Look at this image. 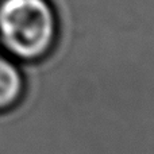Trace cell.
I'll return each instance as SVG.
<instances>
[{
	"label": "cell",
	"mask_w": 154,
	"mask_h": 154,
	"mask_svg": "<svg viewBox=\"0 0 154 154\" xmlns=\"http://www.w3.org/2000/svg\"><path fill=\"white\" fill-rule=\"evenodd\" d=\"M57 20L46 0H4L0 5V39L14 57L37 61L51 51Z\"/></svg>",
	"instance_id": "6da1fadb"
},
{
	"label": "cell",
	"mask_w": 154,
	"mask_h": 154,
	"mask_svg": "<svg viewBox=\"0 0 154 154\" xmlns=\"http://www.w3.org/2000/svg\"><path fill=\"white\" fill-rule=\"evenodd\" d=\"M24 91V80L11 60L0 56V109L18 103Z\"/></svg>",
	"instance_id": "7a4b0ae2"
}]
</instances>
